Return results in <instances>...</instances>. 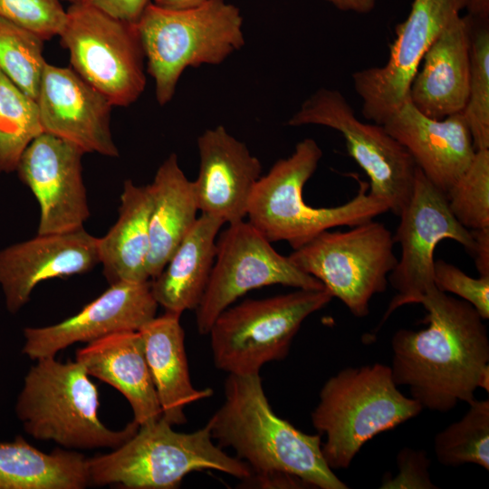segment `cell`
<instances>
[{"label": "cell", "mask_w": 489, "mask_h": 489, "mask_svg": "<svg viewBox=\"0 0 489 489\" xmlns=\"http://www.w3.org/2000/svg\"><path fill=\"white\" fill-rule=\"evenodd\" d=\"M58 36L72 69L113 106L128 107L143 93L146 62L136 24L70 5Z\"/></svg>", "instance_id": "cell-10"}, {"label": "cell", "mask_w": 489, "mask_h": 489, "mask_svg": "<svg viewBox=\"0 0 489 489\" xmlns=\"http://www.w3.org/2000/svg\"><path fill=\"white\" fill-rule=\"evenodd\" d=\"M139 331L162 417L172 426L182 425L187 422L185 408L210 398L213 389H198L192 385L180 314L165 312L143 325Z\"/></svg>", "instance_id": "cell-23"}, {"label": "cell", "mask_w": 489, "mask_h": 489, "mask_svg": "<svg viewBox=\"0 0 489 489\" xmlns=\"http://www.w3.org/2000/svg\"><path fill=\"white\" fill-rule=\"evenodd\" d=\"M466 9L473 19H478L482 22L488 21L489 0H469Z\"/></svg>", "instance_id": "cell-40"}, {"label": "cell", "mask_w": 489, "mask_h": 489, "mask_svg": "<svg viewBox=\"0 0 489 489\" xmlns=\"http://www.w3.org/2000/svg\"><path fill=\"white\" fill-rule=\"evenodd\" d=\"M43 42L35 33L0 18V71L35 101L47 63Z\"/></svg>", "instance_id": "cell-30"}, {"label": "cell", "mask_w": 489, "mask_h": 489, "mask_svg": "<svg viewBox=\"0 0 489 489\" xmlns=\"http://www.w3.org/2000/svg\"><path fill=\"white\" fill-rule=\"evenodd\" d=\"M83 154L77 146L46 132L22 154L15 171L39 204L38 235L83 228L90 216L82 173Z\"/></svg>", "instance_id": "cell-15"}, {"label": "cell", "mask_w": 489, "mask_h": 489, "mask_svg": "<svg viewBox=\"0 0 489 489\" xmlns=\"http://www.w3.org/2000/svg\"><path fill=\"white\" fill-rule=\"evenodd\" d=\"M90 485L87 458L56 449L43 453L22 436L0 443V489H83Z\"/></svg>", "instance_id": "cell-27"}, {"label": "cell", "mask_w": 489, "mask_h": 489, "mask_svg": "<svg viewBox=\"0 0 489 489\" xmlns=\"http://www.w3.org/2000/svg\"><path fill=\"white\" fill-rule=\"evenodd\" d=\"M0 18L24 27L44 41L60 34L66 20L61 0H0Z\"/></svg>", "instance_id": "cell-33"}, {"label": "cell", "mask_w": 489, "mask_h": 489, "mask_svg": "<svg viewBox=\"0 0 489 489\" xmlns=\"http://www.w3.org/2000/svg\"><path fill=\"white\" fill-rule=\"evenodd\" d=\"M75 360L89 376L114 387L126 398L139 426L162 417L139 331L115 332L88 342L77 350Z\"/></svg>", "instance_id": "cell-22"}, {"label": "cell", "mask_w": 489, "mask_h": 489, "mask_svg": "<svg viewBox=\"0 0 489 489\" xmlns=\"http://www.w3.org/2000/svg\"><path fill=\"white\" fill-rule=\"evenodd\" d=\"M98 238L81 228L38 235L0 250V285L7 310L14 313L41 282L82 274L99 262Z\"/></svg>", "instance_id": "cell-18"}, {"label": "cell", "mask_w": 489, "mask_h": 489, "mask_svg": "<svg viewBox=\"0 0 489 489\" xmlns=\"http://www.w3.org/2000/svg\"><path fill=\"white\" fill-rule=\"evenodd\" d=\"M433 280L441 292L459 296L470 303L483 320L489 318V276L474 278L442 259L435 260Z\"/></svg>", "instance_id": "cell-34"}, {"label": "cell", "mask_w": 489, "mask_h": 489, "mask_svg": "<svg viewBox=\"0 0 489 489\" xmlns=\"http://www.w3.org/2000/svg\"><path fill=\"white\" fill-rule=\"evenodd\" d=\"M420 303L427 327L400 329L391 339L390 369L423 408L446 412L470 402L478 388L489 391V338L477 311L467 302L429 288Z\"/></svg>", "instance_id": "cell-1"}, {"label": "cell", "mask_w": 489, "mask_h": 489, "mask_svg": "<svg viewBox=\"0 0 489 489\" xmlns=\"http://www.w3.org/2000/svg\"><path fill=\"white\" fill-rule=\"evenodd\" d=\"M468 4L469 0H413L407 19L396 27L386 63L351 75L367 120L383 125L408 101L426 53Z\"/></svg>", "instance_id": "cell-14"}, {"label": "cell", "mask_w": 489, "mask_h": 489, "mask_svg": "<svg viewBox=\"0 0 489 489\" xmlns=\"http://www.w3.org/2000/svg\"><path fill=\"white\" fill-rule=\"evenodd\" d=\"M43 132L37 101L0 71V173L15 171L25 149Z\"/></svg>", "instance_id": "cell-28"}, {"label": "cell", "mask_w": 489, "mask_h": 489, "mask_svg": "<svg viewBox=\"0 0 489 489\" xmlns=\"http://www.w3.org/2000/svg\"><path fill=\"white\" fill-rule=\"evenodd\" d=\"M99 392L78 361L37 360L24 378L15 412L26 433L65 448H117L138 430L134 420L121 430L99 417Z\"/></svg>", "instance_id": "cell-7"}, {"label": "cell", "mask_w": 489, "mask_h": 489, "mask_svg": "<svg viewBox=\"0 0 489 489\" xmlns=\"http://www.w3.org/2000/svg\"><path fill=\"white\" fill-rule=\"evenodd\" d=\"M422 409L398 390L390 367L376 362L345 368L329 378L311 419L318 434L326 436L321 450L333 470L349 467L366 442Z\"/></svg>", "instance_id": "cell-5"}, {"label": "cell", "mask_w": 489, "mask_h": 489, "mask_svg": "<svg viewBox=\"0 0 489 489\" xmlns=\"http://www.w3.org/2000/svg\"><path fill=\"white\" fill-rule=\"evenodd\" d=\"M158 306L150 280L110 284L77 314L53 325L25 328L23 352L34 360L55 357L76 342L88 343L115 332L139 331L156 317Z\"/></svg>", "instance_id": "cell-16"}, {"label": "cell", "mask_w": 489, "mask_h": 489, "mask_svg": "<svg viewBox=\"0 0 489 489\" xmlns=\"http://www.w3.org/2000/svg\"><path fill=\"white\" fill-rule=\"evenodd\" d=\"M225 223L201 214L168 262L150 280L154 299L166 312L196 310L208 283L216 252V236Z\"/></svg>", "instance_id": "cell-25"}, {"label": "cell", "mask_w": 489, "mask_h": 489, "mask_svg": "<svg viewBox=\"0 0 489 489\" xmlns=\"http://www.w3.org/2000/svg\"><path fill=\"white\" fill-rule=\"evenodd\" d=\"M475 150L489 149V29H473L468 97L462 111Z\"/></svg>", "instance_id": "cell-32"}, {"label": "cell", "mask_w": 489, "mask_h": 489, "mask_svg": "<svg viewBox=\"0 0 489 489\" xmlns=\"http://www.w3.org/2000/svg\"><path fill=\"white\" fill-rule=\"evenodd\" d=\"M399 217L393 240L400 244L401 255L388 275L397 294L389 302L382 322L398 308L420 303L427 291L435 285L434 253L439 242L454 240L471 255L475 249L471 231L455 218L446 194L417 167L412 195Z\"/></svg>", "instance_id": "cell-13"}, {"label": "cell", "mask_w": 489, "mask_h": 489, "mask_svg": "<svg viewBox=\"0 0 489 489\" xmlns=\"http://www.w3.org/2000/svg\"><path fill=\"white\" fill-rule=\"evenodd\" d=\"M331 299L325 288L297 289L229 306L208 332L215 366L228 374H253L284 359L302 322Z\"/></svg>", "instance_id": "cell-8"}, {"label": "cell", "mask_w": 489, "mask_h": 489, "mask_svg": "<svg viewBox=\"0 0 489 489\" xmlns=\"http://www.w3.org/2000/svg\"><path fill=\"white\" fill-rule=\"evenodd\" d=\"M136 28L161 106L172 100L187 68L220 64L245 42L241 12L225 0H206L183 9L150 2Z\"/></svg>", "instance_id": "cell-4"}, {"label": "cell", "mask_w": 489, "mask_h": 489, "mask_svg": "<svg viewBox=\"0 0 489 489\" xmlns=\"http://www.w3.org/2000/svg\"><path fill=\"white\" fill-rule=\"evenodd\" d=\"M36 101L43 132L84 153L119 157L110 126L113 105L72 68L46 63Z\"/></svg>", "instance_id": "cell-17"}, {"label": "cell", "mask_w": 489, "mask_h": 489, "mask_svg": "<svg viewBox=\"0 0 489 489\" xmlns=\"http://www.w3.org/2000/svg\"><path fill=\"white\" fill-rule=\"evenodd\" d=\"M98 9L112 17L136 24L151 0H64Z\"/></svg>", "instance_id": "cell-36"}, {"label": "cell", "mask_w": 489, "mask_h": 489, "mask_svg": "<svg viewBox=\"0 0 489 489\" xmlns=\"http://www.w3.org/2000/svg\"><path fill=\"white\" fill-rule=\"evenodd\" d=\"M244 485L259 488H311L301 478L288 474L252 475L242 481Z\"/></svg>", "instance_id": "cell-37"}, {"label": "cell", "mask_w": 489, "mask_h": 489, "mask_svg": "<svg viewBox=\"0 0 489 489\" xmlns=\"http://www.w3.org/2000/svg\"><path fill=\"white\" fill-rule=\"evenodd\" d=\"M475 240L473 255L479 276H489V227L470 230Z\"/></svg>", "instance_id": "cell-38"}, {"label": "cell", "mask_w": 489, "mask_h": 489, "mask_svg": "<svg viewBox=\"0 0 489 489\" xmlns=\"http://www.w3.org/2000/svg\"><path fill=\"white\" fill-rule=\"evenodd\" d=\"M206 0H151V2L157 5L171 8V9H183L198 5Z\"/></svg>", "instance_id": "cell-41"}, {"label": "cell", "mask_w": 489, "mask_h": 489, "mask_svg": "<svg viewBox=\"0 0 489 489\" xmlns=\"http://www.w3.org/2000/svg\"><path fill=\"white\" fill-rule=\"evenodd\" d=\"M197 149L199 170L193 182L199 211L228 225L244 220L262 174L260 160L224 126L206 129Z\"/></svg>", "instance_id": "cell-19"}, {"label": "cell", "mask_w": 489, "mask_h": 489, "mask_svg": "<svg viewBox=\"0 0 489 489\" xmlns=\"http://www.w3.org/2000/svg\"><path fill=\"white\" fill-rule=\"evenodd\" d=\"M322 150L311 138L299 141L293 152L277 160L261 176L251 193L248 222L271 243L286 241L294 250L320 233L337 226H354L388 211L360 182L358 194L332 207H312L303 199L306 182L316 171Z\"/></svg>", "instance_id": "cell-3"}, {"label": "cell", "mask_w": 489, "mask_h": 489, "mask_svg": "<svg viewBox=\"0 0 489 489\" xmlns=\"http://www.w3.org/2000/svg\"><path fill=\"white\" fill-rule=\"evenodd\" d=\"M458 421L438 432L434 451L446 466L475 464L489 470V400L474 398Z\"/></svg>", "instance_id": "cell-29"}, {"label": "cell", "mask_w": 489, "mask_h": 489, "mask_svg": "<svg viewBox=\"0 0 489 489\" xmlns=\"http://www.w3.org/2000/svg\"><path fill=\"white\" fill-rule=\"evenodd\" d=\"M382 126L445 194L469 167L476 151L462 112L435 120L408 99Z\"/></svg>", "instance_id": "cell-20"}, {"label": "cell", "mask_w": 489, "mask_h": 489, "mask_svg": "<svg viewBox=\"0 0 489 489\" xmlns=\"http://www.w3.org/2000/svg\"><path fill=\"white\" fill-rule=\"evenodd\" d=\"M273 284L324 289L319 280L280 254L248 221L229 224L216 240L213 268L196 309L198 332L208 334L219 314L247 292Z\"/></svg>", "instance_id": "cell-12"}, {"label": "cell", "mask_w": 489, "mask_h": 489, "mask_svg": "<svg viewBox=\"0 0 489 489\" xmlns=\"http://www.w3.org/2000/svg\"><path fill=\"white\" fill-rule=\"evenodd\" d=\"M473 27L470 15H458L423 57L411 82L408 100L424 115L442 120L465 110Z\"/></svg>", "instance_id": "cell-21"}, {"label": "cell", "mask_w": 489, "mask_h": 489, "mask_svg": "<svg viewBox=\"0 0 489 489\" xmlns=\"http://www.w3.org/2000/svg\"><path fill=\"white\" fill-rule=\"evenodd\" d=\"M343 12L368 14L373 10L378 0H324Z\"/></svg>", "instance_id": "cell-39"}, {"label": "cell", "mask_w": 489, "mask_h": 489, "mask_svg": "<svg viewBox=\"0 0 489 489\" xmlns=\"http://www.w3.org/2000/svg\"><path fill=\"white\" fill-rule=\"evenodd\" d=\"M90 485L120 484L132 489H173L193 472L219 471L241 481L252 475L242 460L226 454L207 424L194 432H177L163 417L139 426L112 452L87 459Z\"/></svg>", "instance_id": "cell-6"}, {"label": "cell", "mask_w": 489, "mask_h": 489, "mask_svg": "<svg viewBox=\"0 0 489 489\" xmlns=\"http://www.w3.org/2000/svg\"><path fill=\"white\" fill-rule=\"evenodd\" d=\"M398 474L383 477L380 489H436L432 482L430 459L423 450L403 447L397 455Z\"/></svg>", "instance_id": "cell-35"}, {"label": "cell", "mask_w": 489, "mask_h": 489, "mask_svg": "<svg viewBox=\"0 0 489 489\" xmlns=\"http://www.w3.org/2000/svg\"><path fill=\"white\" fill-rule=\"evenodd\" d=\"M149 217V252L147 273L158 276L197 219L194 182L181 169L176 154L158 167L152 183Z\"/></svg>", "instance_id": "cell-24"}, {"label": "cell", "mask_w": 489, "mask_h": 489, "mask_svg": "<svg viewBox=\"0 0 489 489\" xmlns=\"http://www.w3.org/2000/svg\"><path fill=\"white\" fill-rule=\"evenodd\" d=\"M224 396L206 424L216 445L231 448L252 475L288 474L311 488H349L328 465L321 436L302 432L274 413L259 373L228 374Z\"/></svg>", "instance_id": "cell-2"}, {"label": "cell", "mask_w": 489, "mask_h": 489, "mask_svg": "<svg viewBox=\"0 0 489 489\" xmlns=\"http://www.w3.org/2000/svg\"><path fill=\"white\" fill-rule=\"evenodd\" d=\"M394 244L389 229L372 219L347 231H323L288 257L354 316L363 318L369 313L371 298L387 289L398 263Z\"/></svg>", "instance_id": "cell-9"}, {"label": "cell", "mask_w": 489, "mask_h": 489, "mask_svg": "<svg viewBox=\"0 0 489 489\" xmlns=\"http://www.w3.org/2000/svg\"><path fill=\"white\" fill-rule=\"evenodd\" d=\"M446 197L451 213L463 226L469 230L489 227V149L475 151Z\"/></svg>", "instance_id": "cell-31"}, {"label": "cell", "mask_w": 489, "mask_h": 489, "mask_svg": "<svg viewBox=\"0 0 489 489\" xmlns=\"http://www.w3.org/2000/svg\"><path fill=\"white\" fill-rule=\"evenodd\" d=\"M151 194L149 185L137 186L126 179L120 195L119 217L98 238L99 262L110 284L149 281L146 265L149 252Z\"/></svg>", "instance_id": "cell-26"}, {"label": "cell", "mask_w": 489, "mask_h": 489, "mask_svg": "<svg viewBox=\"0 0 489 489\" xmlns=\"http://www.w3.org/2000/svg\"><path fill=\"white\" fill-rule=\"evenodd\" d=\"M287 125H319L340 132L350 156L369 178V193L399 216L412 195L417 165L382 125L361 121L344 95L329 88L308 97Z\"/></svg>", "instance_id": "cell-11"}]
</instances>
